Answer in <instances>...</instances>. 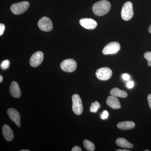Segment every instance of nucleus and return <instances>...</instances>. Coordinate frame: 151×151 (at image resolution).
<instances>
[{
    "mask_svg": "<svg viewBox=\"0 0 151 151\" xmlns=\"http://www.w3.org/2000/svg\"><path fill=\"white\" fill-rule=\"evenodd\" d=\"M149 150H145V151H149Z\"/></svg>",
    "mask_w": 151,
    "mask_h": 151,
    "instance_id": "2f4dec72",
    "label": "nucleus"
},
{
    "mask_svg": "<svg viewBox=\"0 0 151 151\" xmlns=\"http://www.w3.org/2000/svg\"><path fill=\"white\" fill-rule=\"evenodd\" d=\"M72 110L75 114L81 115L83 112V105L80 96L78 94H73L72 97Z\"/></svg>",
    "mask_w": 151,
    "mask_h": 151,
    "instance_id": "20e7f679",
    "label": "nucleus"
},
{
    "mask_svg": "<svg viewBox=\"0 0 151 151\" xmlns=\"http://www.w3.org/2000/svg\"><path fill=\"white\" fill-rule=\"evenodd\" d=\"M20 151H29V150H20Z\"/></svg>",
    "mask_w": 151,
    "mask_h": 151,
    "instance_id": "7c9ffc66",
    "label": "nucleus"
},
{
    "mask_svg": "<svg viewBox=\"0 0 151 151\" xmlns=\"http://www.w3.org/2000/svg\"><path fill=\"white\" fill-rule=\"evenodd\" d=\"M116 143L117 145L125 148L132 149L134 146L132 143L128 142L126 139L123 138H119L116 139Z\"/></svg>",
    "mask_w": 151,
    "mask_h": 151,
    "instance_id": "dca6fc26",
    "label": "nucleus"
},
{
    "mask_svg": "<svg viewBox=\"0 0 151 151\" xmlns=\"http://www.w3.org/2000/svg\"><path fill=\"white\" fill-rule=\"evenodd\" d=\"M106 103L110 108L113 109H119L121 107L119 99L115 96H110L108 97L106 101Z\"/></svg>",
    "mask_w": 151,
    "mask_h": 151,
    "instance_id": "4468645a",
    "label": "nucleus"
},
{
    "mask_svg": "<svg viewBox=\"0 0 151 151\" xmlns=\"http://www.w3.org/2000/svg\"><path fill=\"white\" fill-rule=\"evenodd\" d=\"M38 26L41 30L44 32H50L53 28L52 22L49 18L44 17L39 20Z\"/></svg>",
    "mask_w": 151,
    "mask_h": 151,
    "instance_id": "6e6552de",
    "label": "nucleus"
},
{
    "mask_svg": "<svg viewBox=\"0 0 151 151\" xmlns=\"http://www.w3.org/2000/svg\"><path fill=\"white\" fill-rule=\"evenodd\" d=\"M100 108V103L97 101H95L94 103L91 104V106L90 108V111L92 113H97L98 109Z\"/></svg>",
    "mask_w": 151,
    "mask_h": 151,
    "instance_id": "6ab92c4d",
    "label": "nucleus"
},
{
    "mask_svg": "<svg viewBox=\"0 0 151 151\" xmlns=\"http://www.w3.org/2000/svg\"><path fill=\"white\" fill-rule=\"evenodd\" d=\"M108 116H109V113L107 111H104L103 113L101 115V118L102 119H108Z\"/></svg>",
    "mask_w": 151,
    "mask_h": 151,
    "instance_id": "4be33fe9",
    "label": "nucleus"
},
{
    "mask_svg": "<svg viewBox=\"0 0 151 151\" xmlns=\"http://www.w3.org/2000/svg\"><path fill=\"white\" fill-rule=\"evenodd\" d=\"M144 57L148 61V65L151 66V51L146 52L144 55Z\"/></svg>",
    "mask_w": 151,
    "mask_h": 151,
    "instance_id": "412c9836",
    "label": "nucleus"
},
{
    "mask_svg": "<svg viewBox=\"0 0 151 151\" xmlns=\"http://www.w3.org/2000/svg\"><path fill=\"white\" fill-rule=\"evenodd\" d=\"M117 151H129V150H121V149H118L117 150Z\"/></svg>",
    "mask_w": 151,
    "mask_h": 151,
    "instance_id": "cd10ccee",
    "label": "nucleus"
},
{
    "mask_svg": "<svg viewBox=\"0 0 151 151\" xmlns=\"http://www.w3.org/2000/svg\"><path fill=\"white\" fill-rule=\"evenodd\" d=\"M5 29V26L4 24H0V36H2L4 32V30Z\"/></svg>",
    "mask_w": 151,
    "mask_h": 151,
    "instance_id": "5701e85b",
    "label": "nucleus"
},
{
    "mask_svg": "<svg viewBox=\"0 0 151 151\" xmlns=\"http://www.w3.org/2000/svg\"><path fill=\"white\" fill-rule=\"evenodd\" d=\"M130 76L129 74H127V73H125V74H123V78L125 80H128L130 79Z\"/></svg>",
    "mask_w": 151,
    "mask_h": 151,
    "instance_id": "a878e982",
    "label": "nucleus"
},
{
    "mask_svg": "<svg viewBox=\"0 0 151 151\" xmlns=\"http://www.w3.org/2000/svg\"><path fill=\"white\" fill-rule=\"evenodd\" d=\"M43 59V52L40 51L36 52L31 57L29 60L30 65L33 67H37L41 64Z\"/></svg>",
    "mask_w": 151,
    "mask_h": 151,
    "instance_id": "1a4fd4ad",
    "label": "nucleus"
},
{
    "mask_svg": "<svg viewBox=\"0 0 151 151\" xmlns=\"http://www.w3.org/2000/svg\"><path fill=\"white\" fill-rule=\"evenodd\" d=\"M148 31L151 34V25L150 26V27H149L148 28Z\"/></svg>",
    "mask_w": 151,
    "mask_h": 151,
    "instance_id": "c85d7f7f",
    "label": "nucleus"
},
{
    "mask_svg": "<svg viewBox=\"0 0 151 151\" xmlns=\"http://www.w3.org/2000/svg\"><path fill=\"white\" fill-rule=\"evenodd\" d=\"M110 93L112 96L116 97L126 98L128 96V94L126 91L117 88H114L111 89Z\"/></svg>",
    "mask_w": 151,
    "mask_h": 151,
    "instance_id": "f3484780",
    "label": "nucleus"
},
{
    "mask_svg": "<svg viewBox=\"0 0 151 151\" xmlns=\"http://www.w3.org/2000/svg\"><path fill=\"white\" fill-rule=\"evenodd\" d=\"M111 8V4L109 1L106 0H101L93 5L92 9L96 16H103L109 12Z\"/></svg>",
    "mask_w": 151,
    "mask_h": 151,
    "instance_id": "f257e3e1",
    "label": "nucleus"
},
{
    "mask_svg": "<svg viewBox=\"0 0 151 151\" xmlns=\"http://www.w3.org/2000/svg\"><path fill=\"white\" fill-rule=\"evenodd\" d=\"M135 126V123L131 121L120 122L117 124L118 128L122 130L131 129L134 128Z\"/></svg>",
    "mask_w": 151,
    "mask_h": 151,
    "instance_id": "2eb2a0df",
    "label": "nucleus"
},
{
    "mask_svg": "<svg viewBox=\"0 0 151 151\" xmlns=\"http://www.w3.org/2000/svg\"><path fill=\"white\" fill-rule=\"evenodd\" d=\"M3 81V77L1 75L0 76V82H1Z\"/></svg>",
    "mask_w": 151,
    "mask_h": 151,
    "instance_id": "c756f323",
    "label": "nucleus"
},
{
    "mask_svg": "<svg viewBox=\"0 0 151 151\" xmlns=\"http://www.w3.org/2000/svg\"><path fill=\"white\" fill-rule=\"evenodd\" d=\"M7 114L11 120L16 124L18 127H20V115L18 111L14 108H11L8 110Z\"/></svg>",
    "mask_w": 151,
    "mask_h": 151,
    "instance_id": "9d476101",
    "label": "nucleus"
},
{
    "mask_svg": "<svg viewBox=\"0 0 151 151\" xmlns=\"http://www.w3.org/2000/svg\"><path fill=\"white\" fill-rule=\"evenodd\" d=\"M10 62L8 60H5L1 63V67L3 70H6L9 67Z\"/></svg>",
    "mask_w": 151,
    "mask_h": 151,
    "instance_id": "aec40b11",
    "label": "nucleus"
},
{
    "mask_svg": "<svg viewBox=\"0 0 151 151\" xmlns=\"http://www.w3.org/2000/svg\"><path fill=\"white\" fill-rule=\"evenodd\" d=\"M83 145L84 148L87 151H94L95 150V146L94 143L88 140H84L83 141Z\"/></svg>",
    "mask_w": 151,
    "mask_h": 151,
    "instance_id": "a211bd4d",
    "label": "nucleus"
},
{
    "mask_svg": "<svg viewBox=\"0 0 151 151\" xmlns=\"http://www.w3.org/2000/svg\"><path fill=\"white\" fill-rule=\"evenodd\" d=\"M3 134L4 137L9 142H10L13 139L14 135L12 130L11 127L6 124L3 126L2 128Z\"/></svg>",
    "mask_w": 151,
    "mask_h": 151,
    "instance_id": "ddd939ff",
    "label": "nucleus"
},
{
    "mask_svg": "<svg viewBox=\"0 0 151 151\" xmlns=\"http://www.w3.org/2000/svg\"><path fill=\"white\" fill-rule=\"evenodd\" d=\"M95 74L98 79L105 81L111 78L112 75V71L108 67L101 68L97 69Z\"/></svg>",
    "mask_w": 151,
    "mask_h": 151,
    "instance_id": "0eeeda50",
    "label": "nucleus"
},
{
    "mask_svg": "<svg viewBox=\"0 0 151 151\" xmlns=\"http://www.w3.org/2000/svg\"><path fill=\"white\" fill-rule=\"evenodd\" d=\"M79 23L82 27L87 29H93L97 26V22L92 19H81L79 21Z\"/></svg>",
    "mask_w": 151,
    "mask_h": 151,
    "instance_id": "9b49d317",
    "label": "nucleus"
},
{
    "mask_svg": "<svg viewBox=\"0 0 151 151\" xmlns=\"http://www.w3.org/2000/svg\"><path fill=\"white\" fill-rule=\"evenodd\" d=\"M10 93L12 97L18 98L21 96V91L18 84L15 81L11 83L9 88Z\"/></svg>",
    "mask_w": 151,
    "mask_h": 151,
    "instance_id": "f8f14e48",
    "label": "nucleus"
},
{
    "mask_svg": "<svg viewBox=\"0 0 151 151\" xmlns=\"http://www.w3.org/2000/svg\"><path fill=\"white\" fill-rule=\"evenodd\" d=\"M29 3L27 1L13 4L11 6L10 10L15 15L23 14L29 7Z\"/></svg>",
    "mask_w": 151,
    "mask_h": 151,
    "instance_id": "f03ea898",
    "label": "nucleus"
},
{
    "mask_svg": "<svg viewBox=\"0 0 151 151\" xmlns=\"http://www.w3.org/2000/svg\"><path fill=\"white\" fill-rule=\"evenodd\" d=\"M60 67L63 71L66 72H72L76 69L77 63L73 59H65L61 63Z\"/></svg>",
    "mask_w": 151,
    "mask_h": 151,
    "instance_id": "39448f33",
    "label": "nucleus"
},
{
    "mask_svg": "<svg viewBox=\"0 0 151 151\" xmlns=\"http://www.w3.org/2000/svg\"><path fill=\"white\" fill-rule=\"evenodd\" d=\"M121 45L117 42H113L108 44L103 48V53L105 55L116 54L120 50Z\"/></svg>",
    "mask_w": 151,
    "mask_h": 151,
    "instance_id": "423d86ee",
    "label": "nucleus"
},
{
    "mask_svg": "<svg viewBox=\"0 0 151 151\" xmlns=\"http://www.w3.org/2000/svg\"><path fill=\"white\" fill-rule=\"evenodd\" d=\"M134 86V83L132 81H129V82H128V83H127V86L128 88H129V89L133 88Z\"/></svg>",
    "mask_w": 151,
    "mask_h": 151,
    "instance_id": "b1692460",
    "label": "nucleus"
},
{
    "mask_svg": "<svg viewBox=\"0 0 151 151\" xmlns=\"http://www.w3.org/2000/svg\"><path fill=\"white\" fill-rule=\"evenodd\" d=\"M148 102L149 105V107L151 110V94H149L147 97Z\"/></svg>",
    "mask_w": 151,
    "mask_h": 151,
    "instance_id": "bb28decb",
    "label": "nucleus"
},
{
    "mask_svg": "<svg viewBox=\"0 0 151 151\" xmlns=\"http://www.w3.org/2000/svg\"><path fill=\"white\" fill-rule=\"evenodd\" d=\"M134 15L133 4L130 1L125 3L122 7L121 16L122 19L125 21H129L132 18Z\"/></svg>",
    "mask_w": 151,
    "mask_h": 151,
    "instance_id": "7ed1b4c3",
    "label": "nucleus"
},
{
    "mask_svg": "<svg viewBox=\"0 0 151 151\" xmlns=\"http://www.w3.org/2000/svg\"><path fill=\"white\" fill-rule=\"evenodd\" d=\"M72 151H81L82 150L81 148L80 147H78V146H75V147H73V148H72V150H71Z\"/></svg>",
    "mask_w": 151,
    "mask_h": 151,
    "instance_id": "393cba45",
    "label": "nucleus"
}]
</instances>
